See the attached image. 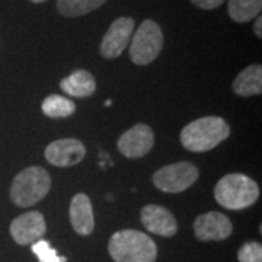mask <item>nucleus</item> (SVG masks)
<instances>
[{
    "mask_svg": "<svg viewBox=\"0 0 262 262\" xmlns=\"http://www.w3.org/2000/svg\"><path fill=\"white\" fill-rule=\"evenodd\" d=\"M108 251L115 262H155L158 256V248L151 237L133 229L114 233Z\"/></svg>",
    "mask_w": 262,
    "mask_h": 262,
    "instance_id": "nucleus-1",
    "label": "nucleus"
},
{
    "mask_svg": "<svg viewBox=\"0 0 262 262\" xmlns=\"http://www.w3.org/2000/svg\"><path fill=\"white\" fill-rule=\"evenodd\" d=\"M230 134L229 124L220 117H204L187 124L181 131V143L189 151L214 149Z\"/></svg>",
    "mask_w": 262,
    "mask_h": 262,
    "instance_id": "nucleus-2",
    "label": "nucleus"
},
{
    "mask_svg": "<svg viewBox=\"0 0 262 262\" xmlns=\"http://www.w3.org/2000/svg\"><path fill=\"white\" fill-rule=\"evenodd\" d=\"M215 201L227 210H244L256 203L259 187L252 178L242 173H229L217 182Z\"/></svg>",
    "mask_w": 262,
    "mask_h": 262,
    "instance_id": "nucleus-3",
    "label": "nucleus"
},
{
    "mask_svg": "<svg viewBox=\"0 0 262 262\" xmlns=\"http://www.w3.org/2000/svg\"><path fill=\"white\" fill-rule=\"evenodd\" d=\"M51 179L47 170L39 166L24 169L15 177L10 187V198L18 207H31L47 195Z\"/></svg>",
    "mask_w": 262,
    "mask_h": 262,
    "instance_id": "nucleus-4",
    "label": "nucleus"
},
{
    "mask_svg": "<svg viewBox=\"0 0 262 262\" xmlns=\"http://www.w3.org/2000/svg\"><path fill=\"white\" fill-rule=\"evenodd\" d=\"M163 47V34L160 27L151 19H147L136 31L130 46L133 63L139 66L150 64L159 57Z\"/></svg>",
    "mask_w": 262,
    "mask_h": 262,
    "instance_id": "nucleus-5",
    "label": "nucleus"
},
{
    "mask_svg": "<svg viewBox=\"0 0 262 262\" xmlns=\"http://www.w3.org/2000/svg\"><path fill=\"white\" fill-rule=\"evenodd\" d=\"M198 175V169L192 163L179 162L158 169L153 175V184L163 192L178 194L194 185Z\"/></svg>",
    "mask_w": 262,
    "mask_h": 262,
    "instance_id": "nucleus-6",
    "label": "nucleus"
},
{
    "mask_svg": "<svg viewBox=\"0 0 262 262\" xmlns=\"http://www.w3.org/2000/svg\"><path fill=\"white\" fill-rule=\"evenodd\" d=\"M155 144L153 131L146 124H137L118 139V150L128 159H139L147 155Z\"/></svg>",
    "mask_w": 262,
    "mask_h": 262,
    "instance_id": "nucleus-7",
    "label": "nucleus"
},
{
    "mask_svg": "<svg viewBox=\"0 0 262 262\" xmlns=\"http://www.w3.org/2000/svg\"><path fill=\"white\" fill-rule=\"evenodd\" d=\"M233 232L232 222L229 217L219 211H210L198 215L194 222V233L201 242L210 241H225Z\"/></svg>",
    "mask_w": 262,
    "mask_h": 262,
    "instance_id": "nucleus-8",
    "label": "nucleus"
},
{
    "mask_svg": "<svg viewBox=\"0 0 262 262\" xmlns=\"http://www.w3.org/2000/svg\"><path fill=\"white\" fill-rule=\"evenodd\" d=\"M47 230L46 219L39 211H28L10 223V234L18 245H32L39 241Z\"/></svg>",
    "mask_w": 262,
    "mask_h": 262,
    "instance_id": "nucleus-9",
    "label": "nucleus"
},
{
    "mask_svg": "<svg viewBox=\"0 0 262 262\" xmlns=\"http://www.w3.org/2000/svg\"><path fill=\"white\" fill-rule=\"evenodd\" d=\"M134 31V19L118 18L111 24L101 42V54L105 58H117L128 46Z\"/></svg>",
    "mask_w": 262,
    "mask_h": 262,
    "instance_id": "nucleus-10",
    "label": "nucleus"
},
{
    "mask_svg": "<svg viewBox=\"0 0 262 262\" xmlns=\"http://www.w3.org/2000/svg\"><path fill=\"white\" fill-rule=\"evenodd\" d=\"M46 159L54 166L69 168L83 160L86 155L83 143L77 139H63L50 143L46 149Z\"/></svg>",
    "mask_w": 262,
    "mask_h": 262,
    "instance_id": "nucleus-11",
    "label": "nucleus"
},
{
    "mask_svg": "<svg viewBox=\"0 0 262 262\" xmlns=\"http://www.w3.org/2000/svg\"><path fill=\"white\" fill-rule=\"evenodd\" d=\"M141 223L155 234L170 237L178 232V225L173 214L160 206L150 204L141 210Z\"/></svg>",
    "mask_w": 262,
    "mask_h": 262,
    "instance_id": "nucleus-12",
    "label": "nucleus"
},
{
    "mask_svg": "<svg viewBox=\"0 0 262 262\" xmlns=\"http://www.w3.org/2000/svg\"><path fill=\"white\" fill-rule=\"evenodd\" d=\"M70 222L75 232L80 236H88L94 232L95 219L91 198L86 194H76L70 203Z\"/></svg>",
    "mask_w": 262,
    "mask_h": 262,
    "instance_id": "nucleus-13",
    "label": "nucleus"
},
{
    "mask_svg": "<svg viewBox=\"0 0 262 262\" xmlns=\"http://www.w3.org/2000/svg\"><path fill=\"white\" fill-rule=\"evenodd\" d=\"M60 88L64 94L75 98H88L94 95L96 89L94 76L86 70H76L75 73L64 77L60 83Z\"/></svg>",
    "mask_w": 262,
    "mask_h": 262,
    "instance_id": "nucleus-14",
    "label": "nucleus"
},
{
    "mask_svg": "<svg viewBox=\"0 0 262 262\" xmlns=\"http://www.w3.org/2000/svg\"><path fill=\"white\" fill-rule=\"evenodd\" d=\"M234 94L239 96H253L262 94V67L252 64L242 70L233 82Z\"/></svg>",
    "mask_w": 262,
    "mask_h": 262,
    "instance_id": "nucleus-15",
    "label": "nucleus"
},
{
    "mask_svg": "<svg viewBox=\"0 0 262 262\" xmlns=\"http://www.w3.org/2000/svg\"><path fill=\"white\" fill-rule=\"evenodd\" d=\"M105 2L106 0H58L57 9L66 18H77L101 8Z\"/></svg>",
    "mask_w": 262,
    "mask_h": 262,
    "instance_id": "nucleus-16",
    "label": "nucleus"
},
{
    "mask_svg": "<svg viewBox=\"0 0 262 262\" xmlns=\"http://www.w3.org/2000/svg\"><path fill=\"white\" fill-rule=\"evenodd\" d=\"M262 0H229V15L234 22H248L259 16Z\"/></svg>",
    "mask_w": 262,
    "mask_h": 262,
    "instance_id": "nucleus-17",
    "label": "nucleus"
},
{
    "mask_svg": "<svg viewBox=\"0 0 262 262\" xmlns=\"http://www.w3.org/2000/svg\"><path fill=\"white\" fill-rule=\"evenodd\" d=\"M75 111V102L60 95H50L42 102V113L50 118H66L73 115Z\"/></svg>",
    "mask_w": 262,
    "mask_h": 262,
    "instance_id": "nucleus-18",
    "label": "nucleus"
},
{
    "mask_svg": "<svg viewBox=\"0 0 262 262\" xmlns=\"http://www.w3.org/2000/svg\"><path fill=\"white\" fill-rule=\"evenodd\" d=\"M32 252L37 255L39 262H66V258H60L56 249H53L47 241L39 239L35 244H32Z\"/></svg>",
    "mask_w": 262,
    "mask_h": 262,
    "instance_id": "nucleus-19",
    "label": "nucleus"
},
{
    "mask_svg": "<svg viewBox=\"0 0 262 262\" xmlns=\"http://www.w3.org/2000/svg\"><path fill=\"white\" fill-rule=\"evenodd\" d=\"M239 262H262V246L258 242L245 244L237 252Z\"/></svg>",
    "mask_w": 262,
    "mask_h": 262,
    "instance_id": "nucleus-20",
    "label": "nucleus"
},
{
    "mask_svg": "<svg viewBox=\"0 0 262 262\" xmlns=\"http://www.w3.org/2000/svg\"><path fill=\"white\" fill-rule=\"evenodd\" d=\"M192 5H195L196 8L206 10H213L215 8H219L225 0H191Z\"/></svg>",
    "mask_w": 262,
    "mask_h": 262,
    "instance_id": "nucleus-21",
    "label": "nucleus"
},
{
    "mask_svg": "<svg viewBox=\"0 0 262 262\" xmlns=\"http://www.w3.org/2000/svg\"><path fill=\"white\" fill-rule=\"evenodd\" d=\"M261 25H262V18L261 16H256V22H255V25H253V31H255V35H256L258 38L262 37Z\"/></svg>",
    "mask_w": 262,
    "mask_h": 262,
    "instance_id": "nucleus-22",
    "label": "nucleus"
},
{
    "mask_svg": "<svg viewBox=\"0 0 262 262\" xmlns=\"http://www.w3.org/2000/svg\"><path fill=\"white\" fill-rule=\"evenodd\" d=\"M29 2H32V3H42V2H47V0H29Z\"/></svg>",
    "mask_w": 262,
    "mask_h": 262,
    "instance_id": "nucleus-23",
    "label": "nucleus"
}]
</instances>
